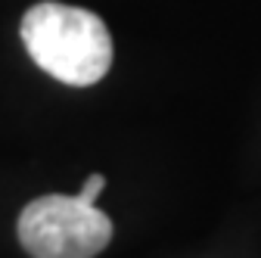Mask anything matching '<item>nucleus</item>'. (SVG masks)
<instances>
[{
  "label": "nucleus",
  "mask_w": 261,
  "mask_h": 258,
  "mask_svg": "<svg viewBox=\"0 0 261 258\" xmlns=\"http://www.w3.org/2000/svg\"><path fill=\"white\" fill-rule=\"evenodd\" d=\"M22 44L38 66L62 84L90 87L112 66V35L106 22L81 7L44 4L22 19Z\"/></svg>",
  "instance_id": "nucleus-1"
},
{
  "label": "nucleus",
  "mask_w": 261,
  "mask_h": 258,
  "mask_svg": "<svg viewBox=\"0 0 261 258\" xmlns=\"http://www.w3.org/2000/svg\"><path fill=\"white\" fill-rule=\"evenodd\" d=\"M103 187H106V177H103V174H90V177L84 180L81 193H75V196H78L81 202H90V205H96V196L103 193Z\"/></svg>",
  "instance_id": "nucleus-3"
},
{
  "label": "nucleus",
  "mask_w": 261,
  "mask_h": 258,
  "mask_svg": "<svg viewBox=\"0 0 261 258\" xmlns=\"http://www.w3.org/2000/svg\"><path fill=\"white\" fill-rule=\"evenodd\" d=\"M19 240L31 258H93L112 240V221L78 196L50 193L19 215Z\"/></svg>",
  "instance_id": "nucleus-2"
}]
</instances>
